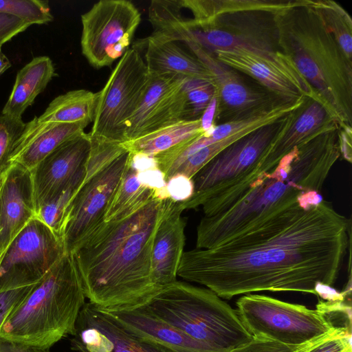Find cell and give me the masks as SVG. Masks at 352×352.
<instances>
[{
	"instance_id": "31",
	"label": "cell",
	"mask_w": 352,
	"mask_h": 352,
	"mask_svg": "<svg viewBox=\"0 0 352 352\" xmlns=\"http://www.w3.org/2000/svg\"><path fill=\"white\" fill-rule=\"evenodd\" d=\"M344 333H351V329H337L300 345H289L263 337H253L250 342L230 352H308L324 341Z\"/></svg>"
},
{
	"instance_id": "2",
	"label": "cell",
	"mask_w": 352,
	"mask_h": 352,
	"mask_svg": "<svg viewBox=\"0 0 352 352\" xmlns=\"http://www.w3.org/2000/svg\"><path fill=\"white\" fill-rule=\"evenodd\" d=\"M164 200L153 198L124 219L102 221L70 254L89 302L106 310L144 304L157 291L151 254Z\"/></svg>"
},
{
	"instance_id": "16",
	"label": "cell",
	"mask_w": 352,
	"mask_h": 352,
	"mask_svg": "<svg viewBox=\"0 0 352 352\" xmlns=\"http://www.w3.org/2000/svg\"><path fill=\"white\" fill-rule=\"evenodd\" d=\"M336 124V118L320 98L303 96L301 104L283 118L262 157L259 173L272 170L294 148Z\"/></svg>"
},
{
	"instance_id": "41",
	"label": "cell",
	"mask_w": 352,
	"mask_h": 352,
	"mask_svg": "<svg viewBox=\"0 0 352 352\" xmlns=\"http://www.w3.org/2000/svg\"><path fill=\"white\" fill-rule=\"evenodd\" d=\"M138 177L142 184L154 191L164 188L166 184L164 174L159 168L139 172Z\"/></svg>"
},
{
	"instance_id": "8",
	"label": "cell",
	"mask_w": 352,
	"mask_h": 352,
	"mask_svg": "<svg viewBox=\"0 0 352 352\" xmlns=\"http://www.w3.org/2000/svg\"><path fill=\"white\" fill-rule=\"evenodd\" d=\"M252 337L300 345L340 329H351V307L344 298L320 299L316 309L261 294H248L236 302Z\"/></svg>"
},
{
	"instance_id": "43",
	"label": "cell",
	"mask_w": 352,
	"mask_h": 352,
	"mask_svg": "<svg viewBox=\"0 0 352 352\" xmlns=\"http://www.w3.org/2000/svg\"><path fill=\"white\" fill-rule=\"evenodd\" d=\"M216 110L217 97L215 94L200 117L201 127L204 133L210 131L215 126Z\"/></svg>"
},
{
	"instance_id": "18",
	"label": "cell",
	"mask_w": 352,
	"mask_h": 352,
	"mask_svg": "<svg viewBox=\"0 0 352 352\" xmlns=\"http://www.w3.org/2000/svg\"><path fill=\"white\" fill-rule=\"evenodd\" d=\"M30 171L11 164L0 176V261L7 248L35 217Z\"/></svg>"
},
{
	"instance_id": "35",
	"label": "cell",
	"mask_w": 352,
	"mask_h": 352,
	"mask_svg": "<svg viewBox=\"0 0 352 352\" xmlns=\"http://www.w3.org/2000/svg\"><path fill=\"white\" fill-rule=\"evenodd\" d=\"M25 127L22 118L0 116V176L10 165L9 160L14 145Z\"/></svg>"
},
{
	"instance_id": "15",
	"label": "cell",
	"mask_w": 352,
	"mask_h": 352,
	"mask_svg": "<svg viewBox=\"0 0 352 352\" xmlns=\"http://www.w3.org/2000/svg\"><path fill=\"white\" fill-rule=\"evenodd\" d=\"M151 76L149 83L129 120L124 142L186 120L183 85L186 78Z\"/></svg>"
},
{
	"instance_id": "33",
	"label": "cell",
	"mask_w": 352,
	"mask_h": 352,
	"mask_svg": "<svg viewBox=\"0 0 352 352\" xmlns=\"http://www.w3.org/2000/svg\"><path fill=\"white\" fill-rule=\"evenodd\" d=\"M0 13L17 16L30 25L51 22L49 2L42 0H0Z\"/></svg>"
},
{
	"instance_id": "17",
	"label": "cell",
	"mask_w": 352,
	"mask_h": 352,
	"mask_svg": "<svg viewBox=\"0 0 352 352\" xmlns=\"http://www.w3.org/2000/svg\"><path fill=\"white\" fill-rule=\"evenodd\" d=\"M90 148L89 134L85 132L64 142L30 170L35 212L86 165Z\"/></svg>"
},
{
	"instance_id": "12",
	"label": "cell",
	"mask_w": 352,
	"mask_h": 352,
	"mask_svg": "<svg viewBox=\"0 0 352 352\" xmlns=\"http://www.w3.org/2000/svg\"><path fill=\"white\" fill-rule=\"evenodd\" d=\"M129 151L83 182L68 206L58 236L65 254H70L80 241L104 220L107 208L131 158Z\"/></svg>"
},
{
	"instance_id": "10",
	"label": "cell",
	"mask_w": 352,
	"mask_h": 352,
	"mask_svg": "<svg viewBox=\"0 0 352 352\" xmlns=\"http://www.w3.org/2000/svg\"><path fill=\"white\" fill-rule=\"evenodd\" d=\"M141 13L127 0H100L81 15V51L96 69L110 66L129 50Z\"/></svg>"
},
{
	"instance_id": "21",
	"label": "cell",
	"mask_w": 352,
	"mask_h": 352,
	"mask_svg": "<svg viewBox=\"0 0 352 352\" xmlns=\"http://www.w3.org/2000/svg\"><path fill=\"white\" fill-rule=\"evenodd\" d=\"M107 311L128 332L152 340L173 352H216L142 306Z\"/></svg>"
},
{
	"instance_id": "9",
	"label": "cell",
	"mask_w": 352,
	"mask_h": 352,
	"mask_svg": "<svg viewBox=\"0 0 352 352\" xmlns=\"http://www.w3.org/2000/svg\"><path fill=\"white\" fill-rule=\"evenodd\" d=\"M151 76L136 48L129 50L98 92L91 140L122 144L127 123L149 83Z\"/></svg>"
},
{
	"instance_id": "6",
	"label": "cell",
	"mask_w": 352,
	"mask_h": 352,
	"mask_svg": "<svg viewBox=\"0 0 352 352\" xmlns=\"http://www.w3.org/2000/svg\"><path fill=\"white\" fill-rule=\"evenodd\" d=\"M85 300L73 258L65 254L4 322L0 328V338L50 349L68 335L76 334Z\"/></svg>"
},
{
	"instance_id": "36",
	"label": "cell",
	"mask_w": 352,
	"mask_h": 352,
	"mask_svg": "<svg viewBox=\"0 0 352 352\" xmlns=\"http://www.w3.org/2000/svg\"><path fill=\"white\" fill-rule=\"evenodd\" d=\"M230 144V139L225 138L200 149L186 158L176 168L171 177L176 175H182L192 179L204 166Z\"/></svg>"
},
{
	"instance_id": "38",
	"label": "cell",
	"mask_w": 352,
	"mask_h": 352,
	"mask_svg": "<svg viewBox=\"0 0 352 352\" xmlns=\"http://www.w3.org/2000/svg\"><path fill=\"white\" fill-rule=\"evenodd\" d=\"M166 188L168 198L175 202H184L193 195L194 186L191 179L176 175L166 180Z\"/></svg>"
},
{
	"instance_id": "1",
	"label": "cell",
	"mask_w": 352,
	"mask_h": 352,
	"mask_svg": "<svg viewBox=\"0 0 352 352\" xmlns=\"http://www.w3.org/2000/svg\"><path fill=\"white\" fill-rule=\"evenodd\" d=\"M350 247V219L324 199L300 202L221 245L184 252L177 276L226 300L261 291L321 298Z\"/></svg>"
},
{
	"instance_id": "19",
	"label": "cell",
	"mask_w": 352,
	"mask_h": 352,
	"mask_svg": "<svg viewBox=\"0 0 352 352\" xmlns=\"http://www.w3.org/2000/svg\"><path fill=\"white\" fill-rule=\"evenodd\" d=\"M183 211L180 202L164 200L151 254V278L159 289L177 280L186 240Z\"/></svg>"
},
{
	"instance_id": "45",
	"label": "cell",
	"mask_w": 352,
	"mask_h": 352,
	"mask_svg": "<svg viewBox=\"0 0 352 352\" xmlns=\"http://www.w3.org/2000/svg\"><path fill=\"white\" fill-rule=\"evenodd\" d=\"M11 63L0 47V75L11 67Z\"/></svg>"
},
{
	"instance_id": "23",
	"label": "cell",
	"mask_w": 352,
	"mask_h": 352,
	"mask_svg": "<svg viewBox=\"0 0 352 352\" xmlns=\"http://www.w3.org/2000/svg\"><path fill=\"white\" fill-rule=\"evenodd\" d=\"M145 45L144 60L150 75H174L212 81L204 65L175 43L159 41L148 36Z\"/></svg>"
},
{
	"instance_id": "29",
	"label": "cell",
	"mask_w": 352,
	"mask_h": 352,
	"mask_svg": "<svg viewBox=\"0 0 352 352\" xmlns=\"http://www.w3.org/2000/svg\"><path fill=\"white\" fill-rule=\"evenodd\" d=\"M309 6L346 58L352 61V19L349 14L341 5L332 0H311Z\"/></svg>"
},
{
	"instance_id": "26",
	"label": "cell",
	"mask_w": 352,
	"mask_h": 352,
	"mask_svg": "<svg viewBox=\"0 0 352 352\" xmlns=\"http://www.w3.org/2000/svg\"><path fill=\"white\" fill-rule=\"evenodd\" d=\"M307 0H178L182 9L188 10L192 19L204 22L226 13L263 10L274 13L302 4Z\"/></svg>"
},
{
	"instance_id": "13",
	"label": "cell",
	"mask_w": 352,
	"mask_h": 352,
	"mask_svg": "<svg viewBox=\"0 0 352 352\" xmlns=\"http://www.w3.org/2000/svg\"><path fill=\"white\" fill-rule=\"evenodd\" d=\"M208 69L217 97L215 125L228 122L287 101L256 81L243 77L235 69L219 61L197 45L186 44Z\"/></svg>"
},
{
	"instance_id": "42",
	"label": "cell",
	"mask_w": 352,
	"mask_h": 352,
	"mask_svg": "<svg viewBox=\"0 0 352 352\" xmlns=\"http://www.w3.org/2000/svg\"><path fill=\"white\" fill-rule=\"evenodd\" d=\"M338 141L340 157L351 163L352 156V127L347 125L339 126Z\"/></svg>"
},
{
	"instance_id": "5",
	"label": "cell",
	"mask_w": 352,
	"mask_h": 352,
	"mask_svg": "<svg viewBox=\"0 0 352 352\" xmlns=\"http://www.w3.org/2000/svg\"><path fill=\"white\" fill-rule=\"evenodd\" d=\"M275 14L263 10H245L197 22L176 12L168 19L163 36L169 42L196 44L213 55L220 50H245L287 78L303 96L320 98L281 52Z\"/></svg>"
},
{
	"instance_id": "11",
	"label": "cell",
	"mask_w": 352,
	"mask_h": 352,
	"mask_svg": "<svg viewBox=\"0 0 352 352\" xmlns=\"http://www.w3.org/2000/svg\"><path fill=\"white\" fill-rule=\"evenodd\" d=\"M65 254L59 236L34 217L0 261V292L38 283Z\"/></svg>"
},
{
	"instance_id": "44",
	"label": "cell",
	"mask_w": 352,
	"mask_h": 352,
	"mask_svg": "<svg viewBox=\"0 0 352 352\" xmlns=\"http://www.w3.org/2000/svg\"><path fill=\"white\" fill-rule=\"evenodd\" d=\"M0 352H49V349L25 346L0 338Z\"/></svg>"
},
{
	"instance_id": "3",
	"label": "cell",
	"mask_w": 352,
	"mask_h": 352,
	"mask_svg": "<svg viewBox=\"0 0 352 352\" xmlns=\"http://www.w3.org/2000/svg\"><path fill=\"white\" fill-rule=\"evenodd\" d=\"M338 124L323 131L260 174L226 211L203 217L197 227V249H210L253 230L300 203L310 192L320 193L340 157Z\"/></svg>"
},
{
	"instance_id": "39",
	"label": "cell",
	"mask_w": 352,
	"mask_h": 352,
	"mask_svg": "<svg viewBox=\"0 0 352 352\" xmlns=\"http://www.w3.org/2000/svg\"><path fill=\"white\" fill-rule=\"evenodd\" d=\"M30 25L29 23L17 16L0 13V47Z\"/></svg>"
},
{
	"instance_id": "7",
	"label": "cell",
	"mask_w": 352,
	"mask_h": 352,
	"mask_svg": "<svg viewBox=\"0 0 352 352\" xmlns=\"http://www.w3.org/2000/svg\"><path fill=\"white\" fill-rule=\"evenodd\" d=\"M216 352H230L252 339L236 309L206 287L175 280L140 305Z\"/></svg>"
},
{
	"instance_id": "28",
	"label": "cell",
	"mask_w": 352,
	"mask_h": 352,
	"mask_svg": "<svg viewBox=\"0 0 352 352\" xmlns=\"http://www.w3.org/2000/svg\"><path fill=\"white\" fill-rule=\"evenodd\" d=\"M131 160L118 188L107 208L103 221L124 219L138 211L155 197V191L144 186L140 182L137 170L131 165Z\"/></svg>"
},
{
	"instance_id": "34",
	"label": "cell",
	"mask_w": 352,
	"mask_h": 352,
	"mask_svg": "<svg viewBox=\"0 0 352 352\" xmlns=\"http://www.w3.org/2000/svg\"><path fill=\"white\" fill-rule=\"evenodd\" d=\"M126 151L127 150L122 144L91 139V148L86 162L84 182Z\"/></svg>"
},
{
	"instance_id": "22",
	"label": "cell",
	"mask_w": 352,
	"mask_h": 352,
	"mask_svg": "<svg viewBox=\"0 0 352 352\" xmlns=\"http://www.w3.org/2000/svg\"><path fill=\"white\" fill-rule=\"evenodd\" d=\"M214 56L219 61L247 75L285 100L296 101L303 96L287 78L252 53L234 48L217 51Z\"/></svg>"
},
{
	"instance_id": "27",
	"label": "cell",
	"mask_w": 352,
	"mask_h": 352,
	"mask_svg": "<svg viewBox=\"0 0 352 352\" xmlns=\"http://www.w3.org/2000/svg\"><path fill=\"white\" fill-rule=\"evenodd\" d=\"M97 100L98 92L69 91L55 98L36 119L40 122L80 123L87 126L94 121Z\"/></svg>"
},
{
	"instance_id": "37",
	"label": "cell",
	"mask_w": 352,
	"mask_h": 352,
	"mask_svg": "<svg viewBox=\"0 0 352 352\" xmlns=\"http://www.w3.org/2000/svg\"><path fill=\"white\" fill-rule=\"evenodd\" d=\"M36 283L0 292V328L23 304Z\"/></svg>"
},
{
	"instance_id": "24",
	"label": "cell",
	"mask_w": 352,
	"mask_h": 352,
	"mask_svg": "<svg viewBox=\"0 0 352 352\" xmlns=\"http://www.w3.org/2000/svg\"><path fill=\"white\" fill-rule=\"evenodd\" d=\"M56 75L53 63L48 56L34 58L19 71L2 114L22 118L25 109Z\"/></svg>"
},
{
	"instance_id": "40",
	"label": "cell",
	"mask_w": 352,
	"mask_h": 352,
	"mask_svg": "<svg viewBox=\"0 0 352 352\" xmlns=\"http://www.w3.org/2000/svg\"><path fill=\"white\" fill-rule=\"evenodd\" d=\"M308 352H352L351 333L341 334L331 338Z\"/></svg>"
},
{
	"instance_id": "25",
	"label": "cell",
	"mask_w": 352,
	"mask_h": 352,
	"mask_svg": "<svg viewBox=\"0 0 352 352\" xmlns=\"http://www.w3.org/2000/svg\"><path fill=\"white\" fill-rule=\"evenodd\" d=\"M203 133L200 118L181 120L122 144L133 154L154 157Z\"/></svg>"
},
{
	"instance_id": "14",
	"label": "cell",
	"mask_w": 352,
	"mask_h": 352,
	"mask_svg": "<svg viewBox=\"0 0 352 352\" xmlns=\"http://www.w3.org/2000/svg\"><path fill=\"white\" fill-rule=\"evenodd\" d=\"M71 344L78 352H173L128 332L109 313L90 302L80 310Z\"/></svg>"
},
{
	"instance_id": "20",
	"label": "cell",
	"mask_w": 352,
	"mask_h": 352,
	"mask_svg": "<svg viewBox=\"0 0 352 352\" xmlns=\"http://www.w3.org/2000/svg\"><path fill=\"white\" fill-rule=\"evenodd\" d=\"M86 127L80 123L40 122L35 116L25 123L15 142L10 164L16 163L30 171L64 142L85 133Z\"/></svg>"
},
{
	"instance_id": "30",
	"label": "cell",
	"mask_w": 352,
	"mask_h": 352,
	"mask_svg": "<svg viewBox=\"0 0 352 352\" xmlns=\"http://www.w3.org/2000/svg\"><path fill=\"white\" fill-rule=\"evenodd\" d=\"M85 166L78 170L63 190L36 212L35 217L49 226L58 236L65 212L84 182Z\"/></svg>"
},
{
	"instance_id": "4",
	"label": "cell",
	"mask_w": 352,
	"mask_h": 352,
	"mask_svg": "<svg viewBox=\"0 0 352 352\" xmlns=\"http://www.w3.org/2000/svg\"><path fill=\"white\" fill-rule=\"evenodd\" d=\"M311 2L276 13L279 47L338 125L352 127V61L324 28Z\"/></svg>"
},
{
	"instance_id": "32",
	"label": "cell",
	"mask_w": 352,
	"mask_h": 352,
	"mask_svg": "<svg viewBox=\"0 0 352 352\" xmlns=\"http://www.w3.org/2000/svg\"><path fill=\"white\" fill-rule=\"evenodd\" d=\"M186 120L200 118L202 113L215 96L212 81L186 78L183 85Z\"/></svg>"
}]
</instances>
